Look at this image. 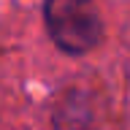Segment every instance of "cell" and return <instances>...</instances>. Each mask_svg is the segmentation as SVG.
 I'll use <instances>...</instances> for the list:
<instances>
[{"label":"cell","mask_w":130,"mask_h":130,"mask_svg":"<svg viewBox=\"0 0 130 130\" xmlns=\"http://www.w3.org/2000/svg\"><path fill=\"white\" fill-rule=\"evenodd\" d=\"M46 30L68 54H87L103 38V19L95 0H46Z\"/></svg>","instance_id":"1"}]
</instances>
